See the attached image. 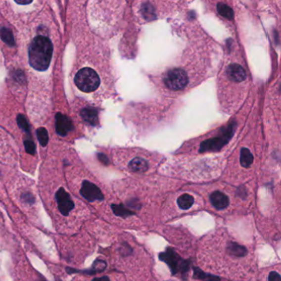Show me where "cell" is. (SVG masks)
<instances>
[{
	"label": "cell",
	"mask_w": 281,
	"mask_h": 281,
	"mask_svg": "<svg viewBox=\"0 0 281 281\" xmlns=\"http://www.w3.org/2000/svg\"><path fill=\"white\" fill-rule=\"evenodd\" d=\"M53 45L48 37L37 36L35 37L28 49L29 64L38 71L48 69L51 61Z\"/></svg>",
	"instance_id": "obj_1"
},
{
	"label": "cell",
	"mask_w": 281,
	"mask_h": 281,
	"mask_svg": "<svg viewBox=\"0 0 281 281\" xmlns=\"http://www.w3.org/2000/svg\"><path fill=\"white\" fill-rule=\"evenodd\" d=\"M159 259L165 262L170 268L173 276L180 274L183 279H187V273L190 270V260L183 259L172 247H167L164 252H161Z\"/></svg>",
	"instance_id": "obj_2"
},
{
	"label": "cell",
	"mask_w": 281,
	"mask_h": 281,
	"mask_svg": "<svg viewBox=\"0 0 281 281\" xmlns=\"http://www.w3.org/2000/svg\"><path fill=\"white\" fill-rule=\"evenodd\" d=\"M74 83L81 91L92 93L98 88L100 79L94 69L84 68L77 73Z\"/></svg>",
	"instance_id": "obj_3"
},
{
	"label": "cell",
	"mask_w": 281,
	"mask_h": 281,
	"mask_svg": "<svg viewBox=\"0 0 281 281\" xmlns=\"http://www.w3.org/2000/svg\"><path fill=\"white\" fill-rule=\"evenodd\" d=\"M234 123L228 126L227 129L219 137L204 141L200 145V152L220 150L223 146L225 145L230 141L234 134Z\"/></svg>",
	"instance_id": "obj_4"
},
{
	"label": "cell",
	"mask_w": 281,
	"mask_h": 281,
	"mask_svg": "<svg viewBox=\"0 0 281 281\" xmlns=\"http://www.w3.org/2000/svg\"><path fill=\"white\" fill-rule=\"evenodd\" d=\"M188 83L187 74L181 69H172L168 72L164 79V84L168 89L178 91L187 86Z\"/></svg>",
	"instance_id": "obj_5"
},
{
	"label": "cell",
	"mask_w": 281,
	"mask_h": 281,
	"mask_svg": "<svg viewBox=\"0 0 281 281\" xmlns=\"http://www.w3.org/2000/svg\"><path fill=\"white\" fill-rule=\"evenodd\" d=\"M55 200L59 211L62 215L67 216L74 210V203L71 196L64 188L60 187L55 193Z\"/></svg>",
	"instance_id": "obj_6"
},
{
	"label": "cell",
	"mask_w": 281,
	"mask_h": 281,
	"mask_svg": "<svg viewBox=\"0 0 281 281\" xmlns=\"http://www.w3.org/2000/svg\"><path fill=\"white\" fill-rule=\"evenodd\" d=\"M79 192L80 195L89 202L102 201L104 200V195L100 188L89 181L83 182Z\"/></svg>",
	"instance_id": "obj_7"
},
{
	"label": "cell",
	"mask_w": 281,
	"mask_h": 281,
	"mask_svg": "<svg viewBox=\"0 0 281 281\" xmlns=\"http://www.w3.org/2000/svg\"><path fill=\"white\" fill-rule=\"evenodd\" d=\"M55 119V129L59 136H65L69 131L73 130V124L68 116L61 113H57Z\"/></svg>",
	"instance_id": "obj_8"
},
{
	"label": "cell",
	"mask_w": 281,
	"mask_h": 281,
	"mask_svg": "<svg viewBox=\"0 0 281 281\" xmlns=\"http://www.w3.org/2000/svg\"><path fill=\"white\" fill-rule=\"evenodd\" d=\"M106 268V262L102 259H96L94 262V264L92 266L91 269L89 270H76L71 267H66L65 271H66L69 274H74V273H82V274L87 275H95L96 273H101L103 272Z\"/></svg>",
	"instance_id": "obj_9"
},
{
	"label": "cell",
	"mask_w": 281,
	"mask_h": 281,
	"mask_svg": "<svg viewBox=\"0 0 281 281\" xmlns=\"http://www.w3.org/2000/svg\"><path fill=\"white\" fill-rule=\"evenodd\" d=\"M210 200L213 206L216 210H225L230 205V199L225 193L220 190H216L211 193L210 195Z\"/></svg>",
	"instance_id": "obj_10"
},
{
	"label": "cell",
	"mask_w": 281,
	"mask_h": 281,
	"mask_svg": "<svg viewBox=\"0 0 281 281\" xmlns=\"http://www.w3.org/2000/svg\"><path fill=\"white\" fill-rule=\"evenodd\" d=\"M227 75L232 81L237 83L243 81L247 78V74L244 69L237 64H230V66L228 67Z\"/></svg>",
	"instance_id": "obj_11"
},
{
	"label": "cell",
	"mask_w": 281,
	"mask_h": 281,
	"mask_svg": "<svg viewBox=\"0 0 281 281\" xmlns=\"http://www.w3.org/2000/svg\"><path fill=\"white\" fill-rule=\"evenodd\" d=\"M80 116L84 121H87L88 123L91 124L92 126H96L98 122L97 111L93 107H86V108L83 109L80 112Z\"/></svg>",
	"instance_id": "obj_12"
},
{
	"label": "cell",
	"mask_w": 281,
	"mask_h": 281,
	"mask_svg": "<svg viewBox=\"0 0 281 281\" xmlns=\"http://www.w3.org/2000/svg\"><path fill=\"white\" fill-rule=\"evenodd\" d=\"M227 252L233 257H243L247 256V249L237 242H230L228 244Z\"/></svg>",
	"instance_id": "obj_13"
},
{
	"label": "cell",
	"mask_w": 281,
	"mask_h": 281,
	"mask_svg": "<svg viewBox=\"0 0 281 281\" xmlns=\"http://www.w3.org/2000/svg\"><path fill=\"white\" fill-rule=\"evenodd\" d=\"M129 168L131 171L136 173H144L148 169V164L147 161L143 158H136L131 161Z\"/></svg>",
	"instance_id": "obj_14"
},
{
	"label": "cell",
	"mask_w": 281,
	"mask_h": 281,
	"mask_svg": "<svg viewBox=\"0 0 281 281\" xmlns=\"http://www.w3.org/2000/svg\"><path fill=\"white\" fill-rule=\"evenodd\" d=\"M177 202L180 209L187 210H189L195 202V199L192 195H189V194H183L178 197Z\"/></svg>",
	"instance_id": "obj_15"
},
{
	"label": "cell",
	"mask_w": 281,
	"mask_h": 281,
	"mask_svg": "<svg viewBox=\"0 0 281 281\" xmlns=\"http://www.w3.org/2000/svg\"><path fill=\"white\" fill-rule=\"evenodd\" d=\"M111 207L114 214H115L116 216H119V217L126 218L129 217V216H131V215H136V213L125 207L122 204H121V205L112 204V205H111Z\"/></svg>",
	"instance_id": "obj_16"
},
{
	"label": "cell",
	"mask_w": 281,
	"mask_h": 281,
	"mask_svg": "<svg viewBox=\"0 0 281 281\" xmlns=\"http://www.w3.org/2000/svg\"><path fill=\"white\" fill-rule=\"evenodd\" d=\"M194 276L193 277L196 280H200L201 281H220V277H215L213 275L207 274L205 272H202L200 268L194 267Z\"/></svg>",
	"instance_id": "obj_17"
},
{
	"label": "cell",
	"mask_w": 281,
	"mask_h": 281,
	"mask_svg": "<svg viewBox=\"0 0 281 281\" xmlns=\"http://www.w3.org/2000/svg\"><path fill=\"white\" fill-rule=\"evenodd\" d=\"M240 163L243 168H248L253 163V156L247 148H242L241 156H240Z\"/></svg>",
	"instance_id": "obj_18"
},
{
	"label": "cell",
	"mask_w": 281,
	"mask_h": 281,
	"mask_svg": "<svg viewBox=\"0 0 281 281\" xmlns=\"http://www.w3.org/2000/svg\"><path fill=\"white\" fill-rule=\"evenodd\" d=\"M0 37L9 47H14V37H13L11 30L8 29L7 27H2L0 29Z\"/></svg>",
	"instance_id": "obj_19"
},
{
	"label": "cell",
	"mask_w": 281,
	"mask_h": 281,
	"mask_svg": "<svg viewBox=\"0 0 281 281\" xmlns=\"http://www.w3.org/2000/svg\"><path fill=\"white\" fill-rule=\"evenodd\" d=\"M217 10L221 16L226 17L227 19L231 20L234 17V13L232 8L230 6L225 4V3H222V2L218 3Z\"/></svg>",
	"instance_id": "obj_20"
},
{
	"label": "cell",
	"mask_w": 281,
	"mask_h": 281,
	"mask_svg": "<svg viewBox=\"0 0 281 281\" xmlns=\"http://www.w3.org/2000/svg\"><path fill=\"white\" fill-rule=\"evenodd\" d=\"M142 12H143V17L147 20H153L156 17L153 6L148 2L143 3L142 6Z\"/></svg>",
	"instance_id": "obj_21"
},
{
	"label": "cell",
	"mask_w": 281,
	"mask_h": 281,
	"mask_svg": "<svg viewBox=\"0 0 281 281\" xmlns=\"http://www.w3.org/2000/svg\"><path fill=\"white\" fill-rule=\"evenodd\" d=\"M37 136L41 145L43 146V147L47 146V143H48V140H49L48 132H47V130L45 128H42V127L38 129L37 131Z\"/></svg>",
	"instance_id": "obj_22"
},
{
	"label": "cell",
	"mask_w": 281,
	"mask_h": 281,
	"mask_svg": "<svg viewBox=\"0 0 281 281\" xmlns=\"http://www.w3.org/2000/svg\"><path fill=\"white\" fill-rule=\"evenodd\" d=\"M21 200L22 202L27 204L28 205H34L35 197L34 195H32V193L30 192H23L21 195Z\"/></svg>",
	"instance_id": "obj_23"
},
{
	"label": "cell",
	"mask_w": 281,
	"mask_h": 281,
	"mask_svg": "<svg viewBox=\"0 0 281 281\" xmlns=\"http://www.w3.org/2000/svg\"><path fill=\"white\" fill-rule=\"evenodd\" d=\"M17 125L19 126L20 128L26 131L27 133H29V125L27 123V119L25 118L24 116L19 115V116H17Z\"/></svg>",
	"instance_id": "obj_24"
},
{
	"label": "cell",
	"mask_w": 281,
	"mask_h": 281,
	"mask_svg": "<svg viewBox=\"0 0 281 281\" xmlns=\"http://www.w3.org/2000/svg\"><path fill=\"white\" fill-rule=\"evenodd\" d=\"M24 146L27 153H30V154H34L35 150H36V146H35L34 143L32 140H25Z\"/></svg>",
	"instance_id": "obj_25"
},
{
	"label": "cell",
	"mask_w": 281,
	"mask_h": 281,
	"mask_svg": "<svg viewBox=\"0 0 281 281\" xmlns=\"http://www.w3.org/2000/svg\"><path fill=\"white\" fill-rule=\"evenodd\" d=\"M120 252H121V256L126 257V256H129V255L131 254V252H132V249H131V247L129 245L124 243L121 246V248H120Z\"/></svg>",
	"instance_id": "obj_26"
},
{
	"label": "cell",
	"mask_w": 281,
	"mask_h": 281,
	"mask_svg": "<svg viewBox=\"0 0 281 281\" xmlns=\"http://www.w3.org/2000/svg\"><path fill=\"white\" fill-rule=\"evenodd\" d=\"M268 281H281V276L277 272H270L269 276H268Z\"/></svg>",
	"instance_id": "obj_27"
},
{
	"label": "cell",
	"mask_w": 281,
	"mask_h": 281,
	"mask_svg": "<svg viewBox=\"0 0 281 281\" xmlns=\"http://www.w3.org/2000/svg\"><path fill=\"white\" fill-rule=\"evenodd\" d=\"M98 157L101 163H103L104 164H107V163H108V160H107V158H106V156L103 155V154H100Z\"/></svg>",
	"instance_id": "obj_28"
},
{
	"label": "cell",
	"mask_w": 281,
	"mask_h": 281,
	"mask_svg": "<svg viewBox=\"0 0 281 281\" xmlns=\"http://www.w3.org/2000/svg\"><path fill=\"white\" fill-rule=\"evenodd\" d=\"M91 281H111L107 277H98V278H94Z\"/></svg>",
	"instance_id": "obj_29"
},
{
	"label": "cell",
	"mask_w": 281,
	"mask_h": 281,
	"mask_svg": "<svg viewBox=\"0 0 281 281\" xmlns=\"http://www.w3.org/2000/svg\"><path fill=\"white\" fill-rule=\"evenodd\" d=\"M16 2L18 3V4H29V3L32 2V1H22L21 0V1H16Z\"/></svg>",
	"instance_id": "obj_30"
}]
</instances>
